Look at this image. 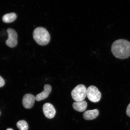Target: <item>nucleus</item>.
<instances>
[{
    "label": "nucleus",
    "mask_w": 130,
    "mask_h": 130,
    "mask_svg": "<svg viewBox=\"0 0 130 130\" xmlns=\"http://www.w3.org/2000/svg\"><path fill=\"white\" fill-rule=\"evenodd\" d=\"M44 90L43 91L37 95L36 97V99L37 101L44 100L48 96L52 91L51 86L48 84L44 86Z\"/></svg>",
    "instance_id": "6e6552de"
},
{
    "label": "nucleus",
    "mask_w": 130,
    "mask_h": 130,
    "mask_svg": "<svg viewBox=\"0 0 130 130\" xmlns=\"http://www.w3.org/2000/svg\"><path fill=\"white\" fill-rule=\"evenodd\" d=\"M87 89L85 86L79 84L76 86L71 92L72 98L75 102L84 101L87 96Z\"/></svg>",
    "instance_id": "7ed1b4c3"
},
{
    "label": "nucleus",
    "mask_w": 130,
    "mask_h": 130,
    "mask_svg": "<svg viewBox=\"0 0 130 130\" xmlns=\"http://www.w3.org/2000/svg\"><path fill=\"white\" fill-rule=\"evenodd\" d=\"M43 113L47 118L52 119L54 117L56 114V110L51 104H45L43 105Z\"/></svg>",
    "instance_id": "423d86ee"
},
{
    "label": "nucleus",
    "mask_w": 130,
    "mask_h": 130,
    "mask_svg": "<svg viewBox=\"0 0 130 130\" xmlns=\"http://www.w3.org/2000/svg\"><path fill=\"white\" fill-rule=\"evenodd\" d=\"M87 104L85 101L75 102L73 104V108L77 111L83 112L86 110L87 107Z\"/></svg>",
    "instance_id": "9d476101"
},
{
    "label": "nucleus",
    "mask_w": 130,
    "mask_h": 130,
    "mask_svg": "<svg viewBox=\"0 0 130 130\" xmlns=\"http://www.w3.org/2000/svg\"><path fill=\"white\" fill-rule=\"evenodd\" d=\"M17 126L20 130H27L28 128V124L24 120H21L18 122Z\"/></svg>",
    "instance_id": "f8f14e48"
},
{
    "label": "nucleus",
    "mask_w": 130,
    "mask_h": 130,
    "mask_svg": "<svg viewBox=\"0 0 130 130\" xmlns=\"http://www.w3.org/2000/svg\"><path fill=\"white\" fill-rule=\"evenodd\" d=\"M7 32L8 34V38L6 41V44L10 47H14L18 43L17 32L14 29L11 28H8Z\"/></svg>",
    "instance_id": "39448f33"
},
{
    "label": "nucleus",
    "mask_w": 130,
    "mask_h": 130,
    "mask_svg": "<svg viewBox=\"0 0 130 130\" xmlns=\"http://www.w3.org/2000/svg\"><path fill=\"white\" fill-rule=\"evenodd\" d=\"M111 51L115 57L125 59L130 57V42L126 40L119 39L113 42Z\"/></svg>",
    "instance_id": "f257e3e1"
},
{
    "label": "nucleus",
    "mask_w": 130,
    "mask_h": 130,
    "mask_svg": "<svg viewBox=\"0 0 130 130\" xmlns=\"http://www.w3.org/2000/svg\"><path fill=\"white\" fill-rule=\"evenodd\" d=\"M126 114L130 117V103L128 105L126 111Z\"/></svg>",
    "instance_id": "4468645a"
},
{
    "label": "nucleus",
    "mask_w": 130,
    "mask_h": 130,
    "mask_svg": "<svg viewBox=\"0 0 130 130\" xmlns=\"http://www.w3.org/2000/svg\"><path fill=\"white\" fill-rule=\"evenodd\" d=\"M5 84V81L4 79L0 76V87L4 86Z\"/></svg>",
    "instance_id": "ddd939ff"
},
{
    "label": "nucleus",
    "mask_w": 130,
    "mask_h": 130,
    "mask_svg": "<svg viewBox=\"0 0 130 130\" xmlns=\"http://www.w3.org/2000/svg\"><path fill=\"white\" fill-rule=\"evenodd\" d=\"M36 97L32 94H25L22 99V104L26 108L30 109L32 108L35 103Z\"/></svg>",
    "instance_id": "0eeeda50"
},
{
    "label": "nucleus",
    "mask_w": 130,
    "mask_h": 130,
    "mask_svg": "<svg viewBox=\"0 0 130 130\" xmlns=\"http://www.w3.org/2000/svg\"><path fill=\"white\" fill-rule=\"evenodd\" d=\"M33 37L34 40L40 45H46L50 41L49 33L46 29L43 27L36 28L33 32Z\"/></svg>",
    "instance_id": "f03ea898"
},
{
    "label": "nucleus",
    "mask_w": 130,
    "mask_h": 130,
    "mask_svg": "<svg viewBox=\"0 0 130 130\" xmlns=\"http://www.w3.org/2000/svg\"><path fill=\"white\" fill-rule=\"evenodd\" d=\"M99 112L97 109L88 110L83 114V117L87 120H91L96 118L99 115Z\"/></svg>",
    "instance_id": "1a4fd4ad"
},
{
    "label": "nucleus",
    "mask_w": 130,
    "mask_h": 130,
    "mask_svg": "<svg viewBox=\"0 0 130 130\" xmlns=\"http://www.w3.org/2000/svg\"><path fill=\"white\" fill-rule=\"evenodd\" d=\"M17 17V15L15 13H9L6 14L3 16L2 20L5 23H10L15 21Z\"/></svg>",
    "instance_id": "9b49d317"
},
{
    "label": "nucleus",
    "mask_w": 130,
    "mask_h": 130,
    "mask_svg": "<svg viewBox=\"0 0 130 130\" xmlns=\"http://www.w3.org/2000/svg\"><path fill=\"white\" fill-rule=\"evenodd\" d=\"M6 130H13L11 128H8Z\"/></svg>",
    "instance_id": "2eb2a0df"
},
{
    "label": "nucleus",
    "mask_w": 130,
    "mask_h": 130,
    "mask_svg": "<svg viewBox=\"0 0 130 130\" xmlns=\"http://www.w3.org/2000/svg\"><path fill=\"white\" fill-rule=\"evenodd\" d=\"M87 96L91 102L96 103L100 100L101 94L96 87L91 86L87 89Z\"/></svg>",
    "instance_id": "20e7f679"
}]
</instances>
